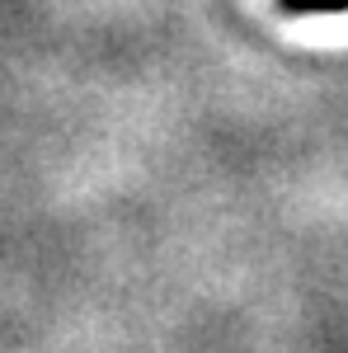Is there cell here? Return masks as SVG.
Listing matches in <instances>:
<instances>
[{
    "instance_id": "obj_1",
    "label": "cell",
    "mask_w": 348,
    "mask_h": 353,
    "mask_svg": "<svg viewBox=\"0 0 348 353\" xmlns=\"http://www.w3.org/2000/svg\"><path fill=\"white\" fill-rule=\"evenodd\" d=\"M283 10H296V14H344L348 0H283Z\"/></svg>"
}]
</instances>
